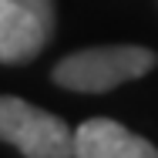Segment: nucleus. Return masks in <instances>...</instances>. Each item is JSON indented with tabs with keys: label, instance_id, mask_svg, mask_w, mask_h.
Instances as JSON below:
<instances>
[{
	"label": "nucleus",
	"instance_id": "f03ea898",
	"mask_svg": "<svg viewBox=\"0 0 158 158\" xmlns=\"http://www.w3.org/2000/svg\"><path fill=\"white\" fill-rule=\"evenodd\" d=\"M0 141L24 158H74V131L57 114L10 94H0Z\"/></svg>",
	"mask_w": 158,
	"mask_h": 158
},
{
	"label": "nucleus",
	"instance_id": "20e7f679",
	"mask_svg": "<svg viewBox=\"0 0 158 158\" xmlns=\"http://www.w3.org/2000/svg\"><path fill=\"white\" fill-rule=\"evenodd\" d=\"M74 158H158V148L111 118H91L74 131Z\"/></svg>",
	"mask_w": 158,
	"mask_h": 158
},
{
	"label": "nucleus",
	"instance_id": "7ed1b4c3",
	"mask_svg": "<svg viewBox=\"0 0 158 158\" xmlns=\"http://www.w3.org/2000/svg\"><path fill=\"white\" fill-rule=\"evenodd\" d=\"M54 0H0V64L34 61L54 34Z\"/></svg>",
	"mask_w": 158,
	"mask_h": 158
},
{
	"label": "nucleus",
	"instance_id": "f257e3e1",
	"mask_svg": "<svg viewBox=\"0 0 158 158\" xmlns=\"http://www.w3.org/2000/svg\"><path fill=\"white\" fill-rule=\"evenodd\" d=\"M158 54L152 47L138 44H108V47H88L77 54H67L64 61L54 64L51 77L57 88L81 91V94H104L114 91L128 81L145 77L155 71Z\"/></svg>",
	"mask_w": 158,
	"mask_h": 158
}]
</instances>
